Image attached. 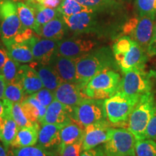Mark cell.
I'll return each mask as SVG.
<instances>
[{
    "label": "cell",
    "mask_w": 156,
    "mask_h": 156,
    "mask_svg": "<svg viewBox=\"0 0 156 156\" xmlns=\"http://www.w3.org/2000/svg\"><path fill=\"white\" fill-rule=\"evenodd\" d=\"M78 83L85 89L87 83L101 72L116 69L117 64L113 51L108 47L93 49L76 58Z\"/></svg>",
    "instance_id": "1"
},
{
    "label": "cell",
    "mask_w": 156,
    "mask_h": 156,
    "mask_svg": "<svg viewBox=\"0 0 156 156\" xmlns=\"http://www.w3.org/2000/svg\"><path fill=\"white\" fill-rule=\"evenodd\" d=\"M115 60L123 73L134 68L145 69L147 54L129 36L120 37L113 45Z\"/></svg>",
    "instance_id": "2"
},
{
    "label": "cell",
    "mask_w": 156,
    "mask_h": 156,
    "mask_svg": "<svg viewBox=\"0 0 156 156\" xmlns=\"http://www.w3.org/2000/svg\"><path fill=\"white\" fill-rule=\"evenodd\" d=\"M140 96L117 91L112 97L105 99V112L109 123L116 126L126 124Z\"/></svg>",
    "instance_id": "3"
},
{
    "label": "cell",
    "mask_w": 156,
    "mask_h": 156,
    "mask_svg": "<svg viewBox=\"0 0 156 156\" xmlns=\"http://www.w3.org/2000/svg\"><path fill=\"white\" fill-rule=\"evenodd\" d=\"M156 101L153 91L145 93L140 96L137 104L130 114L127 129L134 134L136 140H145L147 125L153 112Z\"/></svg>",
    "instance_id": "4"
},
{
    "label": "cell",
    "mask_w": 156,
    "mask_h": 156,
    "mask_svg": "<svg viewBox=\"0 0 156 156\" xmlns=\"http://www.w3.org/2000/svg\"><path fill=\"white\" fill-rule=\"evenodd\" d=\"M156 21V13L139 15L129 19L123 26L124 36H129L147 53L153 38Z\"/></svg>",
    "instance_id": "5"
},
{
    "label": "cell",
    "mask_w": 156,
    "mask_h": 156,
    "mask_svg": "<svg viewBox=\"0 0 156 156\" xmlns=\"http://www.w3.org/2000/svg\"><path fill=\"white\" fill-rule=\"evenodd\" d=\"M119 73L108 69L98 73L90 80L84 90L87 98L105 100L117 92L121 81Z\"/></svg>",
    "instance_id": "6"
},
{
    "label": "cell",
    "mask_w": 156,
    "mask_h": 156,
    "mask_svg": "<svg viewBox=\"0 0 156 156\" xmlns=\"http://www.w3.org/2000/svg\"><path fill=\"white\" fill-rule=\"evenodd\" d=\"M74 122L85 129L91 124L107 120L104 108V100L85 98L83 101L73 108Z\"/></svg>",
    "instance_id": "7"
},
{
    "label": "cell",
    "mask_w": 156,
    "mask_h": 156,
    "mask_svg": "<svg viewBox=\"0 0 156 156\" xmlns=\"http://www.w3.org/2000/svg\"><path fill=\"white\" fill-rule=\"evenodd\" d=\"M136 139L127 129L112 128L103 147L106 156H136Z\"/></svg>",
    "instance_id": "8"
},
{
    "label": "cell",
    "mask_w": 156,
    "mask_h": 156,
    "mask_svg": "<svg viewBox=\"0 0 156 156\" xmlns=\"http://www.w3.org/2000/svg\"><path fill=\"white\" fill-rule=\"evenodd\" d=\"M151 77V73H146L145 69L134 68L124 73L117 91L137 95L151 92L153 89Z\"/></svg>",
    "instance_id": "9"
},
{
    "label": "cell",
    "mask_w": 156,
    "mask_h": 156,
    "mask_svg": "<svg viewBox=\"0 0 156 156\" xmlns=\"http://www.w3.org/2000/svg\"><path fill=\"white\" fill-rule=\"evenodd\" d=\"M23 29L16 2L6 0L0 9V36L4 44L14 40Z\"/></svg>",
    "instance_id": "10"
},
{
    "label": "cell",
    "mask_w": 156,
    "mask_h": 156,
    "mask_svg": "<svg viewBox=\"0 0 156 156\" xmlns=\"http://www.w3.org/2000/svg\"><path fill=\"white\" fill-rule=\"evenodd\" d=\"M96 43L90 39L73 37L58 41L57 54L76 59L94 49Z\"/></svg>",
    "instance_id": "11"
},
{
    "label": "cell",
    "mask_w": 156,
    "mask_h": 156,
    "mask_svg": "<svg viewBox=\"0 0 156 156\" xmlns=\"http://www.w3.org/2000/svg\"><path fill=\"white\" fill-rule=\"evenodd\" d=\"M58 42V41L41 38L36 35L25 44L31 49L34 62L49 64L54 56L57 54Z\"/></svg>",
    "instance_id": "12"
},
{
    "label": "cell",
    "mask_w": 156,
    "mask_h": 156,
    "mask_svg": "<svg viewBox=\"0 0 156 156\" xmlns=\"http://www.w3.org/2000/svg\"><path fill=\"white\" fill-rule=\"evenodd\" d=\"M112 128L108 121L87 126L84 129L82 151H88L106 142L110 137Z\"/></svg>",
    "instance_id": "13"
},
{
    "label": "cell",
    "mask_w": 156,
    "mask_h": 156,
    "mask_svg": "<svg viewBox=\"0 0 156 156\" xmlns=\"http://www.w3.org/2000/svg\"><path fill=\"white\" fill-rule=\"evenodd\" d=\"M84 90L79 83L62 82L54 91L55 100L73 109L87 98Z\"/></svg>",
    "instance_id": "14"
},
{
    "label": "cell",
    "mask_w": 156,
    "mask_h": 156,
    "mask_svg": "<svg viewBox=\"0 0 156 156\" xmlns=\"http://www.w3.org/2000/svg\"><path fill=\"white\" fill-rule=\"evenodd\" d=\"M98 12H83L72 16H63L68 30L75 34H89L95 30Z\"/></svg>",
    "instance_id": "15"
},
{
    "label": "cell",
    "mask_w": 156,
    "mask_h": 156,
    "mask_svg": "<svg viewBox=\"0 0 156 156\" xmlns=\"http://www.w3.org/2000/svg\"><path fill=\"white\" fill-rule=\"evenodd\" d=\"M73 109L59 101L54 100L47 107L46 113L41 125L46 124H56L64 127L73 122Z\"/></svg>",
    "instance_id": "16"
},
{
    "label": "cell",
    "mask_w": 156,
    "mask_h": 156,
    "mask_svg": "<svg viewBox=\"0 0 156 156\" xmlns=\"http://www.w3.org/2000/svg\"><path fill=\"white\" fill-rule=\"evenodd\" d=\"M6 106L5 114L0 116V141L6 147L12 146L19 128L12 116V106L13 103L2 99Z\"/></svg>",
    "instance_id": "17"
},
{
    "label": "cell",
    "mask_w": 156,
    "mask_h": 156,
    "mask_svg": "<svg viewBox=\"0 0 156 156\" xmlns=\"http://www.w3.org/2000/svg\"><path fill=\"white\" fill-rule=\"evenodd\" d=\"M19 82L25 94L32 95L44 88V85L38 74L30 64H23L19 68Z\"/></svg>",
    "instance_id": "18"
},
{
    "label": "cell",
    "mask_w": 156,
    "mask_h": 156,
    "mask_svg": "<svg viewBox=\"0 0 156 156\" xmlns=\"http://www.w3.org/2000/svg\"><path fill=\"white\" fill-rule=\"evenodd\" d=\"M49 64L55 69L63 82L78 83L75 59L56 54Z\"/></svg>",
    "instance_id": "19"
},
{
    "label": "cell",
    "mask_w": 156,
    "mask_h": 156,
    "mask_svg": "<svg viewBox=\"0 0 156 156\" xmlns=\"http://www.w3.org/2000/svg\"><path fill=\"white\" fill-rule=\"evenodd\" d=\"M62 128L61 126L56 124H42L38 131V145L50 151H54L56 148L58 153L61 144L60 131Z\"/></svg>",
    "instance_id": "20"
},
{
    "label": "cell",
    "mask_w": 156,
    "mask_h": 156,
    "mask_svg": "<svg viewBox=\"0 0 156 156\" xmlns=\"http://www.w3.org/2000/svg\"><path fill=\"white\" fill-rule=\"evenodd\" d=\"M67 29L68 28L63 16L60 15L41 26L36 34L41 38L60 41L64 38Z\"/></svg>",
    "instance_id": "21"
},
{
    "label": "cell",
    "mask_w": 156,
    "mask_h": 156,
    "mask_svg": "<svg viewBox=\"0 0 156 156\" xmlns=\"http://www.w3.org/2000/svg\"><path fill=\"white\" fill-rule=\"evenodd\" d=\"M30 65L38 73L45 88L54 93L60 84L63 82L55 69L51 64H44L37 62H33L30 63Z\"/></svg>",
    "instance_id": "22"
},
{
    "label": "cell",
    "mask_w": 156,
    "mask_h": 156,
    "mask_svg": "<svg viewBox=\"0 0 156 156\" xmlns=\"http://www.w3.org/2000/svg\"><path fill=\"white\" fill-rule=\"evenodd\" d=\"M9 56L19 63H31L34 62V55L30 47L25 43H17L14 40L5 44Z\"/></svg>",
    "instance_id": "23"
},
{
    "label": "cell",
    "mask_w": 156,
    "mask_h": 156,
    "mask_svg": "<svg viewBox=\"0 0 156 156\" xmlns=\"http://www.w3.org/2000/svg\"><path fill=\"white\" fill-rule=\"evenodd\" d=\"M21 104L25 114L31 122L35 124H41L46 115L47 108L43 106L34 95H29L21 103Z\"/></svg>",
    "instance_id": "24"
},
{
    "label": "cell",
    "mask_w": 156,
    "mask_h": 156,
    "mask_svg": "<svg viewBox=\"0 0 156 156\" xmlns=\"http://www.w3.org/2000/svg\"><path fill=\"white\" fill-rule=\"evenodd\" d=\"M39 129L40 126L19 129L11 147H24L35 145L38 142Z\"/></svg>",
    "instance_id": "25"
},
{
    "label": "cell",
    "mask_w": 156,
    "mask_h": 156,
    "mask_svg": "<svg viewBox=\"0 0 156 156\" xmlns=\"http://www.w3.org/2000/svg\"><path fill=\"white\" fill-rule=\"evenodd\" d=\"M83 135L84 129L82 128L77 123H73V122L64 126L60 131L61 144L58 149V152L65 146L82 140L83 138Z\"/></svg>",
    "instance_id": "26"
},
{
    "label": "cell",
    "mask_w": 156,
    "mask_h": 156,
    "mask_svg": "<svg viewBox=\"0 0 156 156\" xmlns=\"http://www.w3.org/2000/svg\"><path fill=\"white\" fill-rule=\"evenodd\" d=\"M29 4L34 9L36 13V28L34 32L37 33V31L41 26L44 25L56 17L60 14L57 9H52L49 7H46L41 5L40 4L34 2H26ZM37 35V34H36Z\"/></svg>",
    "instance_id": "27"
},
{
    "label": "cell",
    "mask_w": 156,
    "mask_h": 156,
    "mask_svg": "<svg viewBox=\"0 0 156 156\" xmlns=\"http://www.w3.org/2000/svg\"><path fill=\"white\" fill-rule=\"evenodd\" d=\"M16 4L17 13L23 28H30L35 30L36 28V21L34 9L27 2H17Z\"/></svg>",
    "instance_id": "28"
},
{
    "label": "cell",
    "mask_w": 156,
    "mask_h": 156,
    "mask_svg": "<svg viewBox=\"0 0 156 156\" xmlns=\"http://www.w3.org/2000/svg\"><path fill=\"white\" fill-rule=\"evenodd\" d=\"M24 89L20 82L7 83L4 98L12 103H22L26 98Z\"/></svg>",
    "instance_id": "29"
},
{
    "label": "cell",
    "mask_w": 156,
    "mask_h": 156,
    "mask_svg": "<svg viewBox=\"0 0 156 156\" xmlns=\"http://www.w3.org/2000/svg\"><path fill=\"white\" fill-rule=\"evenodd\" d=\"M12 153L13 156H58L54 151L45 149L39 145L12 147Z\"/></svg>",
    "instance_id": "30"
},
{
    "label": "cell",
    "mask_w": 156,
    "mask_h": 156,
    "mask_svg": "<svg viewBox=\"0 0 156 156\" xmlns=\"http://www.w3.org/2000/svg\"><path fill=\"white\" fill-rule=\"evenodd\" d=\"M57 9L62 16L65 17L72 16V15L79 14L83 12L94 11L81 5L77 0H63Z\"/></svg>",
    "instance_id": "31"
},
{
    "label": "cell",
    "mask_w": 156,
    "mask_h": 156,
    "mask_svg": "<svg viewBox=\"0 0 156 156\" xmlns=\"http://www.w3.org/2000/svg\"><path fill=\"white\" fill-rule=\"evenodd\" d=\"M11 112L13 119L15 120L19 129L41 125L39 124H35V123L31 122L30 119L27 116V114H25L21 103H13L12 106Z\"/></svg>",
    "instance_id": "32"
},
{
    "label": "cell",
    "mask_w": 156,
    "mask_h": 156,
    "mask_svg": "<svg viewBox=\"0 0 156 156\" xmlns=\"http://www.w3.org/2000/svg\"><path fill=\"white\" fill-rule=\"evenodd\" d=\"M20 64L8 56L4 65L2 75L5 78L6 83H12L19 82V68Z\"/></svg>",
    "instance_id": "33"
},
{
    "label": "cell",
    "mask_w": 156,
    "mask_h": 156,
    "mask_svg": "<svg viewBox=\"0 0 156 156\" xmlns=\"http://www.w3.org/2000/svg\"><path fill=\"white\" fill-rule=\"evenodd\" d=\"M87 8L98 12H102L114 9L118 6L116 0H77Z\"/></svg>",
    "instance_id": "34"
},
{
    "label": "cell",
    "mask_w": 156,
    "mask_h": 156,
    "mask_svg": "<svg viewBox=\"0 0 156 156\" xmlns=\"http://www.w3.org/2000/svg\"><path fill=\"white\" fill-rule=\"evenodd\" d=\"M136 156H156V142L153 140H138L135 143Z\"/></svg>",
    "instance_id": "35"
},
{
    "label": "cell",
    "mask_w": 156,
    "mask_h": 156,
    "mask_svg": "<svg viewBox=\"0 0 156 156\" xmlns=\"http://www.w3.org/2000/svg\"><path fill=\"white\" fill-rule=\"evenodd\" d=\"M82 145H83V139L62 148L58 151V156H80Z\"/></svg>",
    "instance_id": "36"
},
{
    "label": "cell",
    "mask_w": 156,
    "mask_h": 156,
    "mask_svg": "<svg viewBox=\"0 0 156 156\" xmlns=\"http://www.w3.org/2000/svg\"><path fill=\"white\" fill-rule=\"evenodd\" d=\"M139 15L156 13V0H136Z\"/></svg>",
    "instance_id": "37"
},
{
    "label": "cell",
    "mask_w": 156,
    "mask_h": 156,
    "mask_svg": "<svg viewBox=\"0 0 156 156\" xmlns=\"http://www.w3.org/2000/svg\"><path fill=\"white\" fill-rule=\"evenodd\" d=\"M32 95L36 98L43 106L46 107V108L55 100V96H54V93L53 91L47 88H45V87Z\"/></svg>",
    "instance_id": "38"
},
{
    "label": "cell",
    "mask_w": 156,
    "mask_h": 156,
    "mask_svg": "<svg viewBox=\"0 0 156 156\" xmlns=\"http://www.w3.org/2000/svg\"><path fill=\"white\" fill-rule=\"evenodd\" d=\"M145 139L156 140V103L153 112L146 127Z\"/></svg>",
    "instance_id": "39"
},
{
    "label": "cell",
    "mask_w": 156,
    "mask_h": 156,
    "mask_svg": "<svg viewBox=\"0 0 156 156\" xmlns=\"http://www.w3.org/2000/svg\"><path fill=\"white\" fill-rule=\"evenodd\" d=\"M36 33L34 32V30L30 28L23 29L21 32H20L18 34L15 36L14 41L17 43H25L30 40L31 38L36 36L35 35Z\"/></svg>",
    "instance_id": "40"
},
{
    "label": "cell",
    "mask_w": 156,
    "mask_h": 156,
    "mask_svg": "<svg viewBox=\"0 0 156 156\" xmlns=\"http://www.w3.org/2000/svg\"><path fill=\"white\" fill-rule=\"evenodd\" d=\"M80 156H106V154L103 146L99 145L88 151H82Z\"/></svg>",
    "instance_id": "41"
},
{
    "label": "cell",
    "mask_w": 156,
    "mask_h": 156,
    "mask_svg": "<svg viewBox=\"0 0 156 156\" xmlns=\"http://www.w3.org/2000/svg\"><path fill=\"white\" fill-rule=\"evenodd\" d=\"M63 0H40L38 4L46 7H49L52 9H57L62 3Z\"/></svg>",
    "instance_id": "42"
},
{
    "label": "cell",
    "mask_w": 156,
    "mask_h": 156,
    "mask_svg": "<svg viewBox=\"0 0 156 156\" xmlns=\"http://www.w3.org/2000/svg\"><path fill=\"white\" fill-rule=\"evenodd\" d=\"M147 54L148 56H154L156 55V21L155 25V29H154V33L153 38L151 43H150L149 46H148Z\"/></svg>",
    "instance_id": "43"
},
{
    "label": "cell",
    "mask_w": 156,
    "mask_h": 156,
    "mask_svg": "<svg viewBox=\"0 0 156 156\" xmlns=\"http://www.w3.org/2000/svg\"><path fill=\"white\" fill-rule=\"evenodd\" d=\"M8 56L9 55L7 54V49H5L2 46H0V75H2V71L3 67Z\"/></svg>",
    "instance_id": "44"
},
{
    "label": "cell",
    "mask_w": 156,
    "mask_h": 156,
    "mask_svg": "<svg viewBox=\"0 0 156 156\" xmlns=\"http://www.w3.org/2000/svg\"><path fill=\"white\" fill-rule=\"evenodd\" d=\"M0 156H13L12 147H6L0 141Z\"/></svg>",
    "instance_id": "45"
},
{
    "label": "cell",
    "mask_w": 156,
    "mask_h": 156,
    "mask_svg": "<svg viewBox=\"0 0 156 156\" xmlns=\"http://www.w3.org/2000/svg\"><path fill=\"white\" fill-rule=\"evenodd\" d=\"M6 85H7V83H6L5 78L2 75H0V100H2L4 98Z\"/></svg>",
    "instance_id": "46"
},
{
    "label": "cell",
    "mask_w": 156,
    "mask_h": 156,
    "mask_svg": "<svg viewBox=\"0 0 156 156\" xmlns=\"http://www.w3.org/2000/svg\"><path fill=\"white\" fill-rule=\"evenodd\" d=\"M6 110V106L3 100H0V116L5 114Z\"/></svg>",
    "instance_id": "47"
},
{
    "label": "cell",
    "mask_w": 156,
    "mask_h": 156,
    "mask_svg": "<svg viewBox=\"0 0 156 156\" xmlns=\"http://www.w3.org/2000/svg\"><path fill=\"white\" fill-rule=\"evenodd\" d=\"M151 75H152V77H153L154 78H155V80H156V72L151 71Z\"/></svg>",
    "instance_id": "48"
},
{
    "label": "cell",
    "mask_w": 156,
    "mask_h": 156,
    "mask_svg": "<svg viewBox=\"0 0 156 156\" xmlns=\"http://www.w3.org/2000/svg\"><path fill=\"white\" fill-rule=\"evenodd\" d=\"M26 2H38L40 0H25Z\"/></svg>",
    "instance_id": "49"
},
{
    "label": "cell",
    "mask_w": 156,
    "mask_h": 156,
    "mask_svg": "<svg viewBox=\"0 0 156 156\" xmlns=\"http://www.w3.org/2000/svg\"><path fill=\"white\" fill-rule=\"evenodd\" d=\"M6 0H0V9H1V7L2 5V4L5 2Z\"/></svg>",
    "instance_id": "50"
}]
</instances>
